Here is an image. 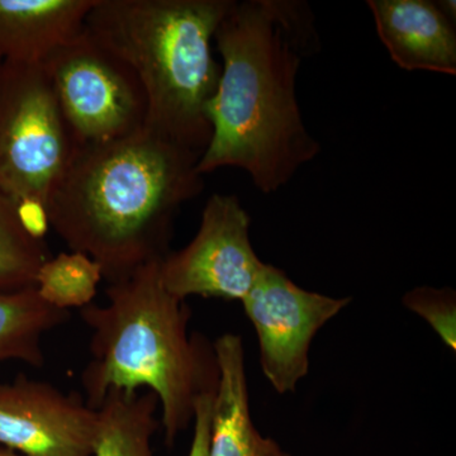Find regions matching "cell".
<instances>
[{
  "label": "cell",
  "instance_id": "cell-14",
  "mask_svg": "<svg viewBox=\"0 0 456 456\" xmlns=\"http://www.w3.org/2000/svg\"><path fill=\"white\" fill-rule=\"evenodd\" d=\"M69 317V311L47 305L36 287L0 293V362L20 360L31 367H42V338L68 322Z\"/></svg>",
  "mask_w": 456,
  "mask_h": 456
},
{
  "label": "cell",
  "instance_id": "cell-16",
  "mask_svg": "<svg viewBox=\"0 0 456 456\" xmlns=\"http://www.w3.org/2000/svg\"><path fill=\"white\" fill-rule=\"evenodd\" d=\"M101 281V266L86 254L71 251L51 256L42 264L36 289L47 305L69 311L93 303Z\"/></svg>",
  "mask_w": 456,
  "mask_h": 456
},
{
  "label": "cell",
  "instance_id": "cell-1",
  "mask_svg": "<svg viewBox=\"0 0 456 456\" xmlns=\"http://www.w3.org/2000/svg\"><path fill=\"white\" fill-rule=\"evenodd\" d=\"M215 44L224 64L198 173L237 167L261 193H275L321 152L297 97L303 60L321 46L314 12L298 0H233Z\"/></svg>",
  "mask_w": 456,
  "mask_h": 456
},
{
  "label": "cell",
  "instance_id": "cell-11",
  "mask_svg": "<svg viewBox=\"0 0 456 456\" xmlns=\"http://www.w3.org/2000/svg\"><path fill=\"white\" fill-rule=\"evenodd\" d=\"M213 347L220 375L213 399L209 456H292L255 428L242 338L224 334Z\"/></svg>",
  "mask_w": 456,
  "mask_h": 456
},
{
  "label": "cell",
  "instance_id": "cell-4",
  "mask_svg": "<svg viewBox=\"0 0 456 456\" xmlns=\"http://www.w3.org/2000/svg\"><path fill=\"white\" fill-rule=\"evenodd\" d=\"M233 0H97L86 29L131 66L147 98V127L203 154L207 107L221 65L216 31Z\"/></svg>",
  "mask_w": 456,
  "mask_h": 456
},
{
  "label": "cell",
  "instance_id": "cell-19",
  "mask_svg": "<svg viewBox=\"0 0 456 456\" xmlns=\"http://www.w3.org/2000/svg\"><path fill=\"white\" fill-rule=\"evenodd\" d=\"M0 456H22L18 452H12V450H0Z\"/></svg>",
  "mask_w": 456,
  "mask_h": 456
},
{
  "label": "cell",
  "instance_id": "cell-2",
  "mask_svg": "<svg viewBox=\"0 0 456 456\" xmlns=\"http://www.w3.org/2000/svg\"><path fill=\"white\" fill-rule=\"evenodd\" d=\"M200 152L150 127L77 146L46 204L49 226L86 254L108 284L170 253L183 204L202 193Z\"/></svg>",
  "mask_w": 456,
  "mask_h": 456
},
{
  "label": "cell",
  "instance_id": "cell-7",
  "mask_svg": "<svg viewBox=\"0 0 456 456\" xmlns=\"http://www.w3.org/2000/svg\"><path fill=\"white\" fill-rule=\"evenodd\" d=\"M250 224L239 198L213 194L194 239L161 260L165 288L182 301L200 296L242 302L266 265L251 244Z\"/></svg>",
  "mask_w": 456,
  "mask_h": 456
},
{
  "label": "cell",
  "instance_id": "cell-3",
  "mask_svg": "<svg viewBox=\"0 0 456 456\" xmlns=\"http://www.w3.org/2000/svg\"><path fill=\"white\" fill-rule=\"evenodd\" d=\"M161 260L108 285L106 305L80 308L90 330L82 387L92 410L110 392L154 393L165 443L173 446L193 422L198 398L216 392L220 373L213 344L189 334L191 307L165 288Z\"/></svg>",
  "mask_w": 456,
  "mask_h": 456
},
{
  "label": "cell",
  "instance_id": "cell-9",
  "mask_svg": "<svg viewBox=\"0 0 456 456\" xmlns=\"http://www.w3.org/2000/svg\"><path fill=\"white\" fill-rule=\"evenodd\" d=\"M97 411L77 393L18 375L0 384V445L22 456H92Z\"/></svg>",
  "mask_w": 456,
  "mask_h": 456
},
{
  "label": "cell",
  "instance_id": "cell-18",
  "mask_svg": "<svg viewBox=\"0 0 456 456\" xmlns=\"http://www.w3.org/2000/svg\"><path fill=\"white\" fill-rule=\"evenodd\" d=\"M216 392L204 393L194 408V435L189 456H209L213 399Z\"/></svg>",
  "mask_w": 456,
  "mask_h": 456
},
{
  "label": "cell",
  "instance_id": "cell-15",
  "mask_svg": "<svg viewBox=\"0 0 456 456\" xmlns=\"http://www.w3.org/2000/svg\"><path fill=\"white\" fill-rule=\"evenodd\" d=\"M50 257L45 239L26 230L16 204L0 193V293L36 287L38 270Z\"/></svg>",
  "mask_w": 456,
  "mask_h": 456
},
{
  "label": "cell",
  "instance_id": "cell-12",
  "mask_svg": "<svg viewBox=\"0 0 456 456\" xmlns=\"http://www.w3.org/2000/svg\"><path fill=\"white\" fill-rule=\"evenodd\" d=\"M97 0H0V55L42 65L86 27Z\"/></svg>",
  "mask_w": 456,
  "mask_h": 456
},
{
  "label": "cell",
  "instance_id": "cell-13",
  "mask_svg": "<svg viewBox=\"0 0 456 456\" xmlns=\"http://www.w3.org/2000/svg\"><path fill=\"white\" fill-rule=\"evenodd\" d=\"M154 393L110 392L97 411L94 456H155L152 436L160 428Z\"/></svg>",
  "mask_w": 456,
  "mask_h": 456
},
{
  "label": "cell",
  "instance_id": "cell-6",
  "mask_svg": "<svg viewBox=\"0 0 456 456\" xmlns=\"http://www.w3.org/2000/svg\"><path fill=\"white\" fill-rule=\"evenodd\" d=\"M77 146L130 136L147 123V98L131 66L86 31L42 64Z\"/></svg>",
  "mask_w": 456,
  "mask_h": 456
},
{
  "label": "cell",
  "instance_id": "cell-17",
  "mask_svg": "<svg viewBox=\"0 0 456 456\" xmlns=\"http://www.w3.org/2000/svg\"><path fill=\"white\" fill-rule=\"evenodd\" d=\"M408 310L415 312L434 329L444 344L456 350V297L450 288L419 287L402 299Z\"/></svg>",
  "mask_w": 456,
  "mask_h": 456
},
{
  "label": "cell",
  "instance_id": "cell-5",
  "mask_svg": "<svg viewBox=\"0 0 456 456\" xmlns=\"http://www.w3.org/2000/svg\"><path fill=\"white\" fill-rule=\"evenodd\" d=\"M77 145L42 65L0 70V193L46 208Z\"/></svg>",
  "mask_w": 456,
  "mask_h": 456
},
{
  "label": "cell",
  "instance_id": "cell-20",
  "mask_svg": "<svg viewBox=\"0 0 456 456\" xmlns=\"http://www.w3.org/2000/svg\"><path fill=\"white\" fill-rule=\"evenodd\" d=\"M0 56H2V55H0ZM0 70H2V66H0Z\"/></svg>",
  "mask_w": 456,
  "mask_h": 456
},
{
  "label": "cell",
  "instance_id": "cell-10",
  "mask_svg": "<svg viewBox=\"0 0 456 456\" xmlns=\"http://www.w3.org/2000/svg\"><path fill=\"white\" fill-rule=\"evenodd\" d=\"M378 37L398 68L456 75L455 2L369 0Z\"/></svg>",
  "mask_w": 456,
  "mask_h": 456
},
{
  "label": "cell",
  "instance_id": "cell-8",
  "mask_svg": "<svg viewBox=\"0 0 456 456\" xmlns=\"http://www.w3.org/2000/svg\"><path fill=\"white\" fill-rule=\"evenodd\" d=\"M260 347V365L281 395L296 391L310 370V349L317 332L351 303L298 287L281 269L266 264L242 299Z\"/></svg>",
  "mask_w": 456,
  "mask_h": 456
}]
</instances>
